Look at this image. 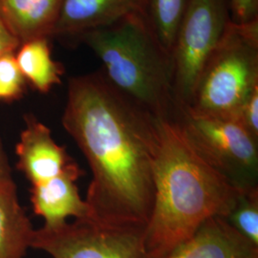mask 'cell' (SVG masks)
<instances>
[{
  "instance_id": "3957f363",
  "label": "cell",
  "mask_w": 258,
  "mask_h": 258,
  "mask_svg": "<svg viewBox=\"0 0 258 258\" xmlns=\"http://www.w3.org/2000/svg\"><path fill=\"white\" fill-rule=\"evenodd\" d=\"M78 41L100 58L107 81L142 108L154 117L178 113L171 53L148 16H129L88 31Z\"/></svg>"
},
{
  "instance_id": "6da1fadb",
  "label": "cell",
  "mask_w": 258,
  "mask_h": 258,
  "mask_svg": "<svg viewBox=\"0 0 258 258\" xmlns=\"http://www.w3.org/2000/svg\"><path fill=\"white\" fill-rule=\"evenodd\" d=\"M61 121L92 171L85 199L90 218L147 227L154 199L155 117L100 70L69 80Z\"/></svg>"
},
{
  "instance_id": "8992f818",
  "label": "cell",
  "mask_w": 258,
  "mask_h": 258,
  "mask_svg": "<svg viewBox=\"0 0 258 258\" xmlns=\"http://www.w3.org/2000/svg\"><path fill=\"white\" fill-rule=\"evenodd\" d=\"M231 21L230 0H189L171 50L179 109L188 105L204 65Z\"/></svg>"
},
{
  "instance_id": "7c38bea8",
  "label": "cell",
  "mask_w": 258,
  "mask_h": 258,
  "mask_svg": "<svg viewBox=\"0 0 258 258\" xmlns=\"http://www.w3.org/2000/svg\"><path fill=\"white\" fill-rule=\"evenodd\" d=\"M63 0H0V19L20 44L52 37Z\"/></svg>"
},
{
  "instance_id": "9a60e30c",
  "label": "cell",
  "mask_w": 258,
  "mask_h": 258,
  "mask_svg": "<svg viewBox=\"0 0 258 258\" xmlns=\"http://www.w3.org/2000/svg\"><path fill=\"white\" fill-rule=\"evenodd\" d=\"M222 218L258 247V187L239 189Z\"/></svg>"
},
{
  "instance_id": "5b68a950",
  "label": "cell",
  "mask_w": 258,
  "mask_h": 258,
  "mask_svg": "<svg viewBox=\"0 0 258 258\" xmlns=\"http://www.w3.org/2000/svg\"><path fill=\"white\" fill-rule=\"evenodd\" d=\"M178 118L196 151L233 186L258 187V140L235 119L194 115L180 109Z\"/></svg>"
},
{
  "instance_id": "52a82bcc",
  "label": "cell",
  "mask_w": 258,
  "mask_h": 258,
  "mask_svg": "<svg viewBox=\"0 0 258 258\" xmlns=\"http://www.w3.org/2000/svg\"><path fill=\"white\" fill-rule=\"evenodd\" d=\"M146 227L75 219L73 223L34 231L31 248L52 258H150Z\"/></svg>"
},
{
  "instance_id": "8fae6325",
  "label": "cell",
  "mask_w": 258,
  "mask_h": 258,
  "mask_svg": "<svg viewBox=\"0 0 258 258\" xmlns=\"http://www.w3.org/2000/svg\"><path fill=\"white\" fill-rule=\"evenodd\" d=\"M166 258H258V247L213 216Z\"/></svg>"
},
{
  "instance_id": "2e32d148",
  "label": "cell",
  "mask_w": 258,
  "mask_h": 258,
  "mask_svg": "<svg viewBox=\"0 0 258 258\" xmlns=\"http://www.w3.org/2000/svg\"><path fill=\"white\" fill-rule=\"evenodd\" d=\"M188 2L189 0H150L148 18L161 42L170 53Z\"/></svg>"
},
{
  "instance_id": "d6986e66",
  "label": "cell",
  "mask_w": 258,
  "mask_h": 258,
  "mask_svg": "<svg viewBox=\"0 0 258 258\" xmlns=\"http://www.w3.org/2000/svg\"><path fill=\"white\" fill-rule=\"evenodd\" d=\"M231 19L235 23H245L258 18V0H230Z\"/></svg>"
},
{
  "instance_id": "ac0fdd59",
  "label": "cell",
  "mask_w": 258,
  "mask_h": 258,
  "mask_svg": "<svg viewBox=\"0 0 258 258\" xmlns=\"http://www.w3.org/2000/svg\"><path fill=\"white\" fill-rule=\"evenodd\" d=\"M237 120L252 137L258 140V87L243 105Z\"/></svg>"
},
{
  "instance_id": "ffe728a7",
  "label": "cell",
  "mask_w": 258,
  "mask_h": 258,
  "mask_svg": "<svg viewBox=\"0 0 258 258\" xmlns=\"http://www.w3.org/2000/svg\"><path fill=\"white\" fill-rule=\"evenodd\" d=\"M20 45L18 38L15 37L5 23L0 19V57L2 55L15 53Z\"/></svg>"
},
{
  "instance_id": "9c48e42d",
  "label": "cell",
  "mask_w": 258,
  "mask_h": 258,
  "mask_svg": "<svg viewBox=\"0 0 258 258\" xmlns=\"http://www.w3.org/2000/svg\"><path fill=\"white\" fill-rule=\"evenodd\" d=\"M150 0H63L52 37L78 41L84 33L133 15L148 16Z\"/></svg>"
},
{
  "instance_id": "7a4b0ae2",
  "label": "cell",
  "mask_w": 258,
  "mask_h": 258,
  "mask_svg": "<svg viewBox=\"0 0 258 258\" xmlns=\"http://www.w3.org/2000/svg\"><path fill=\"white\" fill-rule=\"evenodd\" d=\"M178 113L155 117L154 199L145 233L150 258H166L204 222L213 216L224 217L241 189L196 151Z\"/></svg>"
},
{
  "instance_id": "e0dca14e",
  "label": "cell",
  "mask_w": 258,
  "mask_h": 258,
  "mask_svg": "<svg viewBox=\"0 0 258 258\" xmlns=\"http://www.w3.org/2000/svg\"><path fill=\"white\" fill-rule=\"evenodd\" d=\"M15 53L0 57V102L6 103L19 101L27 90V83L19 70Z\"/></svg>"
},
{
  "instance_id": "5bb4252c",
  "label": "cell",
  "mask_w": 258,
  "mask_h": 258,
  "mask_svg": "<svg viewBox=\"0 0 258 258\" xmlns=\"http://www.w3.org/2000/svg\"><path fill=\"white\" fill-rule=\"evenodd\" d=\"M15 56L28 85L37 92L47 94L61 83L64 66L53 58L49 37H39L21 43Z\"/></svg>"
},
{
  "instance_id": "44dd1931",
  "label": "cell",
  "mask_w": 258,
  "mask_h": 258,
  "mask_svg": "<svg viewBox=\"0 0 258 258\" xmlns=\"http://www.w3.org/2000/svg\"><path fill=\"white\" fill-rule=\"evenodd\" d=\"M13 180L9 159L5 152L2 140L0 138V184Z\"/></svg>"
},
{
  "instance_id": "4fadbf2b",
  "label": "cell",
  "mask_w": 258,
  "mask_h": 258,
  "mask_svg": "<svg viewBox=\"0 0 258 258\" xmlns=\"http://www.w3.org/2000/svg\"><path fill=\"white\" fill-rule=\"evenodd\" d=\"M34 228L19 203L13 180L0 184V258H23L32 246Z\"/></svg>"
},
{
  "instance_id": "30bf717a",
  "label": "cell",
  "mask_w": 258,
  "mask_h": 258,
  "mask_svg": "<svg viewBox=\"0 0 258 258\" xmlns=\"http://www.w3.org/2000/svg\"><path fill=\"white\" fill-rule=\"evenodd\" d=\"M83 174L82 168L75 163L63 173L45 183L32 185L31 203L35 213L44 219V227L60 226L68 217L90 218L89 207L76 184Z\"/></svg>"
},
{
  "instance_id": "277c9868",
  "label": "cell",
  "mask_w": 258,
  "mask_h": 258,
  "mask_svg": "<svg viewBox=\"0 0 258 258\" xmlns=\"http://www.w3.org/2000/svg\"><path fill=\"white\" fill-rule=\"evenodd\" d=\"M258 87V18L231 24L204 65L186 107L194 115L238 119Z\"/></svg>"
},
{
  "instance_id": "ba28073f",
  "label": "cell",
  "mask_w": 258,
  "mask_h": 258,
  "mask_svg": "<svg viewBox=\"0 0 258 258\" xmlns=\"http://www.w3.org/2000/svg\"><path fill=\"white\" fill-rule=\"evenodd\" d=\"M25 128L17 145L18 168L32 185L42 184L63 173L74 165V159L57 145L50 128L33 114L24 117Z\"/></svg>"
}]
</instances>
